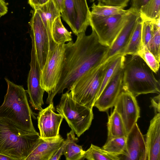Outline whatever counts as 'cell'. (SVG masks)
I'll list each match as a JSON object with an SVG mask.
<instances>
[{
    "mask_svg": "<svg viewBox=\"0 0 160 160\" xmlns=\"http://www.w3.org/2000/svg\"><path fill=\"white\" fill-rule=\"evenodd\" d=\"M3 0V1H5V0Z\"/></svg>",
    "mask_w": 160,
    "mask_h": 160,
    "instance_id": "43",
    "label": "cell"
},
{
    "mask_svg": "<svg viewBox=\"0 0 160 160\" xmlns=\"http://www.w3.org/2000/svg\"><path fill=\"white\" fill-rule=\"evenodd\" d=\"M129 0H98V3L110 6L126 7Z\"/></svg>",
    "mask_w": 160,
    "mask_h": 160,
    "instance_id": "32",
    "label": "cell"
},
{
    "mask_svg": "<svg viewBox=\"0 0 160 160\" xmlns=\"http://www.w3.org/2000/svg\"><path fill=\"white\" fill-rule=\"evenodd\" d=\"M124 8L118 6L104 5L99 3L97 4L93 3L92 6L90 13L98 16H109L116 15L126 13L130 10L129 9L125 10Z\"/></svg>",
    "mask_w": 160,
    "mask_h": 160,
    "instance_id": "28",
    "label": "cell"
},
{
    "mask_svg": "<svg viewBox=\"0 0 160 160\" xmlns=\"http://www.w3.org/2000/svg\"><path fill=\"white\" fill-rule=\"evenodd\" d=\"M64 140L60 135L48 139L41 138L25 160H50Z\"/></svg>",
    "mask_w": 160,
    "mask_h": 160,
    "instance_id": "18",
    "label": "cell"
},
{
    "mask_svg": "<svg viewBox=\"0 0 160 160\" xmlns=\"http://www.w3.org/2000/svg\"><path fill=\"white\" fill-rule=\"evenodd\" d=\"M122 71V89L130 92L135 97L149 93L160 94L159 81L139 56H125Z\"/></svg>",
    "mask_w": 160,
    "mask_h": 160,
    "instance_id": "2",
    "label": "cell"
},
{
    "mask_svg": "<svg viewBox=\"0 0 160 160\" xmlns=\"http://www.w3.org/2000/svg\"><path fill=\"white\" fill-rule=\"evenodd\" d=\"M142 20L140 16L128 44L123 54L126 56L137 54L143 47L142 39Z\"/></svg>",
    "mask_w": 160,
    "mask_h": 160,
    "instance_id": "23",
    "label": "cell"
},
{
    "mask_svg": "<svg viewBox=\"0 0 160 160\" xmlns=\"http://www.w3.org/2000/svg\"><path fill=\"white\" fill-rule=\"evenodd\" d=\"M36 0H28V3L34 9L36 7Z\"/></svg>",
    "mask_w": 160,
    "mask_h": 160,
    "instance_id": "40",
    "label": "cell"
},
{
    "mask_svg": "<svg viewBox=\"0 0 160 160\" xmlns=\"http://www.w3.org/2000/svg\"><path fill=\"white\" fill-rule=\"evenodd\" d=\"M130 11L109 16H98L90 12L89 25L97 34L101 44L109 47L111 46L123 28Z\"/></svg>",
    "mask_w": 160,
    "mask_h": 160,
    "instance_id": "7",
    "label": "cell"
},
{
    "mask_svg": "<svg viewBox=\"0 0 160 160\" xmlns=\"http://www.w3.org/2000/svg\"><path fill=\"white\" fill-rule=\"evenodd\" d=\"M65 143V141L64 140L61 145L50 158V160H58L60 159L61 156L63 155Z\"/></svg>",
    "mask_w": 160,
    "mask_h": 160,
    "instance_id": "35",
    "label": "cell"
},
{
    "mask_svg": "<svg viewBox=\"0 0 160 160\" xmlns=\"http://www.w3.org/2000/svg\"><path fill=\"white\" fill-rule=\"evenodd\" d=\"M86 32L77 36L75 42L65 44L62 67L59 80L55 89L48 93L46 102H53L54 97L70 88L79 78L104 62L109 47L101 44L93 30L89 35Z\"/></svg>",
    "mask_w": 160,
    "mask_h": 160,
    "instance_id": "1",
    "label": "cell"
},
{
    "mask_svg": "<svg viewBox=\"0 0 160 160\" xmlns=\"http://www.w3.org/2000/svg\"><path fill=\"white\" fill-rule=\"evenodd\" d=\"M137 55L145 61L154 72L156 73L159 69V63L154 55L145 46H143Z\"/></svg>",
    "mask_w": 160,
    "mask_h": 160,
    "instance_id": "30",
    "label": "cell"
},
{
    "mask_svg": "<svg viewBox=\"0 0 160 160\" xmlns=\"http://www.w3.org/2000/svg\"><path fill=\"white\" fill-rule=\"evenodd\" d=\"M113 107L122 119L127 134L140 117V108L136 97L122 89Z\"/></svg>",
    "mask_w": 160,
    "mask_h": 160,
    "instance_id": "12",
    "label": "cell"
},
{
    "mask_svg": "<svg viewBox=\"0 0 160 160\" xmlns=\"http://www.w3.org/2000/svg\"><path fill=\"white\" fill-rule=\"evenodd\" d=\"M122 68L103 89L95 101L93 107L100 111L107 112L114 106L122 89Z\"/></svg>",
    "mask_w": 160,
    "mask_h": 160,
    "instance_id": "16",
    "label": "cell"
},
{
    "mask_svg": "<svg viewBox=\"0 0 160 160\" xmlns=\"http://www.w3.org/2000/svg\"><path fill=\"white\" fill-rule=\"evenodd\" d=\"M56 110L78 137L89 129L93 118L92 109L73 100L70 92L62 94Z\"/></svg>",
    "mask_w": 160,
    "mask_h": 160,
    "instance_id": "6",
    "label": "cell"
},
{
    "mask_svg": "<svg viewBox=\"0 0 160 160\" xmlns=\"http://www.w3.org/2000/svg\"><path fill=\"white\" fill-rule=\"evenodd\" d=\"M88 160H120L119 156L114 155L92 144L90 148L84 151L83 159Z\"/></svg>",
    "mask_w": 160,
    "mask_h": 160,
    "instance_id": "26",
    "label": "cell"
},
{
    "mask_svg": "<svg viewBox=\"0 0 160 160\" xmlns=\"http://www.w3.org/2000/svg\"><path fill=\"white\" fill-rule=\"evenodd\" d=\"M30 37L34 43L37 59L41 70L46 62L49 52L48 33L39 13L34 12L30 22Z\"/></svg>",
    "mask_w": 160,
    "mask_h": 160,
    "instance_id": "10",
    "label": "cell"
},
{
    "mask_svg": "<svg viewBox=\"0 0 160 160\" xmlns=\"http://www.w3.org/2000/svg\"><path fill=\"white\" fill-rule=\"evenodd\" d=\"M90 11L86 0H64V8L61 17L77 36L86 32L89 25Z\"/></svg>",
    "mask_w": 160,
    "mask_h": 160,
    "instance_id": "9",
    "label": "cell"
},
{
    "mask_svg": "<svg viewBox=\"0 0 160 160\" xmlns=\"http://www.w3.org/2000/svg\"><path fill=\"white\" fill-rule=\"evenodd\" d=\"M0 160H14L12 158L3 154L0 153Z\"/></svg>",
    "mask_w": 160,
    "mask_h": 160,
    "instance_id": "39",
    "label": "cell"
},
{
    "mask_svg": "<svg viewBox=\"0 0 160 160\" xmlns=\"http://www.w3.org/2000/svg\"><path fill=\"white\" fill-rule=\"evenodd\" d=\"M54 110L52 102L39 112L37 117L38 127L42 139L50 138L60 135V127L63 118L60 113H56Z\"/></svg>",
    "mask_w": 160,
    "mask_h": 160,
    "instance_id": "13",
    "label": "cell"
},
{
    "mask_svg": "<svg viewBox=\"0 0 160 160\" xmlns=\"http://www.w3.org/2000/svg\"><path fill=\"white\" fill-rule=\"evenodd\" d=\"M160 95L159 94L158 95L154 97L151 99V106L154 110L155 114L160 112Z\"/></svg>",
    "mask_w": 160,
    "mask_h": 160,
    "instance_id": "34",
    "label": "cell"
},
{
    "mask_svg": "<svg viewBox=\"0 0 160 160\" xmlns=\"http://www.w3.org/2000/svg\"><path fill=\"white\" fill-rule=\"evenodd\" d=\"M49 0H36V6L35 8L38 6L42 5L47 2Z\"/></svg>",
    "mask_w": 160,
    "mask_h": 160,
    "instance_id": "38",
    "label": "cell"
},
{
    "mask_svg": "<svg viewBox=\"0 0 160 160\" xmlns=\"http://www.w3.org/2000/svg\"><path fill=\"white\" fill-rule=\"evenodd\" d=\"M41 138L39 133L26 132L0 118V153L14 160H25Z\"/></svg>",
    "mask_w": 160,
    "mask_h": 160,
    "instance_id": "4",
    "label": "cell"
},
{
    "mask_svg": "<svg viewBox=\"0 0 160 160\" xmlns=\"http://www.w3.org/2000/svg\"><path fill=\"white\" fill-rule=\"evenodd\" d=\"M34 10L39 14L47 31L49 40V52L55 47L57 44L54 42L52 37V26L55 19L61 16V12L52 0H49L42 5L38 6Z\"/></svg>",
    "mask_w": 160,
    "mask_h": 160,
    "instance_id": "19",
    "label": "cell"
},
{
    "mask_svg": "<svg viewBox=\"0 0 160 160\" xmlns=\"http://www.w3.org/2000/svg\"><path fill=\"white\" fill-rule=\"evenodd\" d=\"M1 16H0V18L1 17Z\"/></svg>",
    "mask_w": 160,
    "mask_h": 160,
    "instance_id": "42",
    "label": "cell"
},
{
    "mask_svg": "<svg viewBox=\"0 0 160 160\" xmlns=\"http://www.w3.org/2000/svg\"><path fill=\"white\" fill-rule=\"evenodd\" d=\"M130 10L125 24L116 38L109 47L104 62L118 54H123L129 41L132 32L140 17L139 12Z\"/></svg>",
    "mask_w": 160,
    "mask_h": 160,
    "instance_id": "15",
    "label": "cell"
},
{
    "mask_svg": "<svg viewBox=\"0 0 160 160\" xmlns=\"http://www.w3.org/2000/svg\"><path fill=\"white\" fill-rule=\"evenodd\" d=\"M7 89L3 103L0 106V118L5 119L26 132L38 133L35 129L32 118L35 117L29 105L27 91L5 78Z\"/></svg>",
    "mask_w": 160,
    "mask_h": 160,
    "instance_id": "3",
    "label": "cell"
},
{
    "mask_svg": "<svg viewBox=\"0 0 160 160\" xmlns=\"http://www.w3.org/2000/svg\"><path fill=\"white\" fill-rule=\"evenodd\" d=\"M72 130L67 135L63 153L67 160H82L84 156L85 151L82 146L77 144L78 139Z\"/></svg>",
    "mask_w": 160,
    "mask_h": 160,
    "instance_id": "21",
    "label": "cell"
},
{
    "mask_svg": "<svg viewBox=\"0 0 160 160\" xmlns=\"http://www.w3.org/2000/svg\"><path fill=\"white\" fill-rule=\"evenodd\" d=\"M56 7L61 12H62L64 8V0H52Z\"/></svg>",
    "mask_w": 160,
    "mask_h": 160,
    "instance_id": "37",
    "label": "cell"
},
{
    "mask_svg": "<svg viewBox=\"0 0 160 160\" xmlns=\"http://www.w3.org/2000/svg\"><path fill=\"white\" fill-rule=\"evenodd\" d=\"M91 0L92 1H94L95 0Z\"/></svg>",
    "mask_w": 160,
    "mask_h": 160,
    "instance_id": "41",
    "label": "cell"
},
{
    "mask_svg": "<svg viewBox=\"0 0 160 160\" xmlns=\"http://www.w3.org/2000/svg\"><path fill=\"white\" fill-rule=\"evenodd\" d=\"M127 152L120 160H147L146 147L143 136L137 123L126 137Z\"/></svg>",
    "mask_w": 160,
    "mask_h": 160,
    "instance_id": "14",
    "label": "cell"
},
{
    "mask_svg": "<svg viewBox=\"0 0 160 160\" xmlns=\"http://www.w3.org/2000/svg\"><path fill=\"white\" fill-rule=\"evenodd\" d=\"M153 34V21L142 20V44L143 46L147 47L148 50Z\"/></svg>",
    "mask_w": 160,
    "mask_h": 160,
    "instance_id": "31",
    "label": "cell"
},
{
    "mask_svg": "<svg viewBox=\"0 0 160 160\" xmlns=\"http://www.w3.org/2000/svg\"><path fill=\"white\" fill-rule=\"evenodd\" d=\"M31 61L27 79L28 90L27 92L29 97V102L34 109L41 110L44 102L43 96L45 92L41 85V70L36 54L34 45L32 40Z\"/></svg>",
    "mask_w": 160,
    "mask_h": 160,
    "instance_id": "11",
    "label": "cell"
},
{
    "mask_svg": "<svg viewBox=\"0 0 160 160\" xmlns=\"http://www.w3.org/2000/svg\"><path fill=\"white\" fill-rule=\"evenodd\" d=\"M61 16L57 18L53 22L52 29V37L57 44H65L72 41V32L68 31L62 23Z\"/></svg>",
    "mask_w": 160,
    "mask_h": 160,
    "instance_id": "24",
    "label": "cell"
},
{
    "mask_svg": "<svg viewBox=\"0 0 160 160\" xmlns=\"http://www.w3.org/2000/svg\"><path fill=\"white\" fill-rule=\"evenodd\" d=\"M108 61L107 60L102 64L92 69L75 81L70 90L73 100L92 109Z\"/></svg>",
    "mask_w": 160,
    "mask_h": 160,
    "instance_id": "5",
    "label": "cell"
},
{
    "mask_svg": "<svg viewBox=\"0 0 160 160\" xmlns=\"http://www.w3.org/2000/svg\"><path fill=\"white\" fill-rule=\"evenodd\" d=\"M108 137L106 142L119 137H127V133L122 119L114 109L108 116L107 122Z\"/></svg>",
    "mask_w": 160,
    "mask_h": 160,
    "instance_id": "22",
    "label": "cell"
},
{
    "mask_svg": "<svg viewBox=\"0 0 160 160\" xmlns=\"http://www.w3.org/2000/svg\"><path fill=\"white\" fill-rule=\"evenodd\" d=\"M125 58V56L122 54H118L107 59L108 64L97 99L105 88L122 68Z\"/></svg>",
    "mask_w": 160,
    "mask_h": 160,
    "instance_id": "20",
    "label": "cell"
},
{
    "mask_svg": "<svg viewBox=\"0 0 160 160\" xmlns=\"http://www.w3.org/2000/svg\"><path fill=\"white\" fill-rule=\"evenodd\" d=\"M160 17L153 21V34L149 50L160 61Z\"/></svg>",
    "mask_w": 160,
    "mask_h": 160,
    "instance_id": "29",
    "label": "cell"
},
{
    "mask_svg": "<svg viewBox=\"0 0 160 160\" xmlns=\"http://www.w3.org/2000/svg\"><path fill=\"white\" fill-rule=\"evenodd\" d=\"M149 0H132L131 7L129 8L132 10L139 12L141 8L145 5Z\"/></svg>",
    "mask_w": 160,
    "mask_h": 160,
    "instance_id": "33",
    "label": "cell"
},
{
    "mask_svg": "<svg viewBox=\"0 0 160 160\" xmlns=\"http://www.w3.org/2000/svg\"><path fill=\"white\" fill-rule=\"evenodd\" d=\"M142 20L154 21L160 17V0H149L140 9Z\"/></svg>",
    "mask_w": 160,
    "mask_h": 160,
    "instance_id": "25",
    "label": "cell"
},
{
    "mask_svg": "<svg viewBox=\"0 0 160 160\" xmlns=\"http://www.w3.org/2000/svg\"><path fill=\"white\" fill-rule=\"evenodd\" d=\"M108 152L115 156H124L127 152L126 137L114 138L106 142L102 148Z\"/></svg>",
    "mask_w": 160,
    "mask_h": 160,
    "instance_id": "27",
    "label": "cell"
},
{
    "mask_svg": "<svg viewBox=\"0 0 160 160\" xmlns=\"http://www.w3.org/2000/svg\"><path fill=\"white\" fill-rule=\"evenodd\" d=\"M147 160H160V113L155 114L144 139Z\"/></svg>",
    "mask_w": 160,
    "mask_h": 160,
    "instance_id": "17",
    "label": "cell"
},
{
    "mask_svg": "<svg viewBox=\"0 0 160 160\" xmlns=\"http://www.w3.org/2000/svg\"><path fill=\"white\" fill-rule=\"evenodd\" d=\"M65 44H56L49 52L45 64L41 70V85L48 93L52 91L58 82L62 67Z\"/></svg>",
    "mask_w": 160,
    "mask_h": 160,
    "instance_id": "8",
    "label": "cell"
},
{
    "mask_svg": "<svg viewBox=\"0 0 160 160\" xmlns=\"http://www.w3.org/2000/svg\"><path fill=\"white\" fill-rule=\"evenodd\" d=\"M8 11L7 5L5 1L0 0V16H2L6 14Z\"/></svg>",
    "mask_w": 160,
    "mask_h": 160,
    "instance_id": "36",
    "label": "cell"
}]
</instances>
